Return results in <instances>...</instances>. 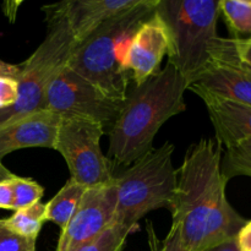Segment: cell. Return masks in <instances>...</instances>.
Listing matches in <instances>:
<instances>
[{"label": "cell", "mask_w": 251, "mask_h": 251, "mask_svg": "<svg viewBox=\"0 0 251 251\" xmlns=\"http://www.w3.org/2000/svg\"><path fill=\"white\" fill-rule=\"evenodd\" d=\"M132 232L135 230L114 222L100 237L76 251H123L126 244L127 237Z\"/></svg>", "instance_id": "cell-19"}, {"label": "cell", "mask_w": 251, "mask_h": 251, "mask_svg": "<svg viewBox=\"0 0 251 251\" xmlns=\"http://www.w3.org/2000/svg\"><path fill=\"white\" fill-rule=\"evenodd\" d=\"M222 173L227 180L233 176H251V139L228 147L222 157Z\"/></svg>", "instance_id": "cell-18"}, {"label": "cell", "mask_w": 251, "mask_h": 251, "mask_svg": "<svg viewBox=\"0 0 251 251\" xmlns=\"http://www.w3.org/2000/svg\"><path fill=\"white\" fill-rule=\"evenodd\" d=\"M36 242L16 234L6 227L5 220H0V251H37Z\"/></svg>", "instance_id": "cell-21"}, {"label": "cell", "mask_w": 251, "mask_h": 251, "mask_svg": "<svg viewBox=\"0 0 251 251\" xmlns=\"http://www.w3.org/2000/svg\"><path fill=\"white\" fill-rule=\"evenodd\" d=\"M222 152L215 137L201 139L189 147L178 171L172 227L186 251H205L235 239L248 222L227 200Z\"/></svg>", "instance_id": "cell-1"}, {"label": "cell", "mask_w": 251, "mask_h": 251, "mask_svg": "<svg viewBox=\"0 0 251 251\" xmlns=\"http://www.w3.org/2000/svg\"><path fill=\"white\" fill-rule=\"evenodd\" d=\"M20 73V65H12V64L5 63L0 60V77H11L17 78Z\"/></svg>", "instance_id": "cell-27"}, {"label": "cell", "mask_w": 251, "mask_h": 251, "mask_svg": "<svg viewBox=\"0 0 251 251\" xmlns=\"http://www.w3.org/2000/svg\"><path fill=\"white\" fill-rule=\"evenodd\" d=\"M238 247L240 251H251V221L245 223L237 237Z\"/></svg>", "instance_id": "cell-26"}, {"label": "cell", "mask_w": 251, "mask_h": 251, "mask_svg": "<svg viewBox=\"0 0 251 251\" xmlns=\"http://www.w3.org/2000/svg\"><path fill=\"white\" fill-rule=\"evenodd\" d=\"M156 11L168 29V64L189 86L215 61L237 58L234 38L217 33L220 0H159Z\"/></svg>", "instance_id": "cell-3"}, {"label": "cell", "mask_w": 251, "mask_h": 251, "mask_svg": "<svg viewBox=\"0 0 251 251\" xmlns=\"http://www.w3.org/2000/svg\"><path fill=\"white\" fill-rule=\"evenodd\" d=\"M11 178L0 181V208L2 210L14 211V193H12Z\"/></svg>", "instance_id": "cell-25"}, {"label": "cell", "mask_w": 251, "mask_h": 251, "mask_svg": "<svg viewBox=\"0 0 251 251\" xmlns=\"http://www.w3.org/2000/svg\"><path fill=\"white\" fill-rule=\"evenodd\" d=\"M193 85L218 97L251 105V69L238 58L215 61L200 74Z\"/></svg>", "instance_id": "cell-14"}, {"label": "cell", "mask_w": 251, "mask_h": 251, "mask_svg": "<svg viewBox=\"0 0 251 251\" xmlns=\"http://www.w3.org/2000/svg\"><path fill=\"white\" fill-rule=\"evenodd\" d=\"M189 83L167 64L157 74L127 92L117 119L110 125L108 159L129 167L153 149L162 125L185 112L184 95Z\"/></svg>", "instance_id": "cell-2"}, {"label": "cell", "mask_w": 251, "mask_h": 251, "mask_svg": "<svg viewBox=\"0 0 251 251\" xmlns=\"http://www.w3.org/2000/svg\"><path fill=\"white\" fill-rule=\"evenodd\" d=\"M60 120V115L43 108L0 125V162L17 150H53Z\"/></svg>", "instance_id": "cell-11"}, {"label": "cell", "mask_w": 251, "mask_h": 251, "mask_svg": "<svg viewBox=\"0 0 251 251\" xmlns=\"http://www.w3.org/2000/svg\"><path fill=\"white\" fill-rule=\"evenodd\" d=\"M205 251H240L239 247H238L237 238L232 240H228V242L223 243V244L217 245V247H213L211 249H207Z\"/></svg>", "instance_id": "cell-28"}, {"label": "cell", "mask_w": 251, "mask_h": 251, "mask_svg": "<svg viewBox=\"0 0 251 251\" xmlns=\"http://www.w3.org/2000/svg\"><path fill=\"white\" fill-rule=\"evenodd\" d=\"M188 90L196 93L205 103L215 127V139L222 147L228 149L251 139V105L218 97L195 85L189 86Z\"/></svg>", "instance_id": "cell-13"}, {"label": "cell", "mask_w": 251, "mask_h": 251, "mask_svg": "<svg viewBox=\"0 0 251 251\" xmlns=\"http://www.w3.org/2000/svg\"><path fill=\"white\" fill-rule=\"evenodd\" d=\"M169 50L166 24L153 12L130 38L123 59V69L139 86L161 70V63Z\"/></svg>", "instance_id": "cell-10"}, {"label": "cell", "mask_w": 251, "mask_h": 251, "mask_svg": "<svg viewBox=\"0 0 251 251\" xmlns=\"http://www.w3.org/2000/svg\"><path fill=\"white\" fill-rule=\"evenodd\" d=\"M104 125L81 118H61L53 150L63 156L70 179L85 188L114 181L113 163L100 150Z\"/></svg>", "instance_id": "cell-7"}, {"label": "cell", "mask_w": 251, "mask_h": 251, "mask_svg": "<svg viewBox=\"0 0 251 251\" xmlns=\"http://www.w3.org/2000/svg\"><path fill=\"white\" fill-rule=\"evenodd\" d=\"M11 183L14 193V211L39 202L43 198V186L33 179L14 176L11 178Z\"/></svg>", "instance_id": "cell-20"}, {"label": "cell", "mask_w": 251, "mask_h": 251, "mask_svg": "<svg viewBox=\"0 0 251 251\" xmlns=\"http://www.w3.org/2000/svg\"><path fill=\"white\" fill-rule=\"evenodd\" d=\"M86 189L73 179H69L54 198L46 203V221L55 223L63 229L75 213Z\"/></svg>", "instance_id": "cell-15"}, {"label": "cell", "mask_w": 251, "mask_h": 251, "mask_svg": "<svg viewBox=\"0 0 251 251\" xmlns=\"http://www.w3.org/2000/svg\"><path fill=\"white\" fill-rule=\"evenodd\" d=\"M46 203L39 202L15 211L11 217L5 220L9 229L25 238H38L42 226L46 222Z\"/></svg>", "instance_id": "cell-16"}, {"label": "cell", "mask_w": 251, "mask_h": 251, "mask_svg": "<svg viewBox=\"0 0 251 251\" xmlns=\"http://www.w3.org/2000/svg\"><path fill=\"white\" fill-rule=\"evenodd\" d=\"M12 176H14V174H12L11 172H10L9 169H7L6 167H5L4 164L0 162V181L6 180V179H10Z\"/></svg>", "instance_id": "cell-29"}, {"label": "cell", "mask_w": 251, "mask_h": 251, "mask_svg": "<svg viewBox=\"0 0 251 251\" xmlns=\"http://www.w3.org/2000/svg\"><path fill=\"white\" fill-rule=\"evenodd\" d=\"M220 9L233 38H251V0H220Z\"/></svg>", "instance_id": "cell-17"}, {"label": "cell", "mask_w": 251, "mask_h": 251, "mask_svg": "<svg viewBox=\"0 0 251 251\" xmlns=\"http://www.w3.org/2000/svg\"><path fill=\"white\" fill-rule=\"evenodd\" d=\"M238 60L251 69V38H234Z\"/></svg>", "instance_id": "cell-24"}, {"label": "cell", "mask_w": 251, "mask_h": 251, "mask_svg": "<svg viewBox=\"0 0 251 251\" xmlns=\"http://www.w3.org/2000/svg\"><path fill=\"white\" fill-rule=\"evenodd\" d=\"M19 97V83L16 78L0 77V110L11 108Z\"/></svg>", "instance_id": "cell-23"}, {"label": "cell", "mask_w": 251, "mask_h": 251, "mask_svg": "<svg viewBox=\"0 0 251 251\" xmlns=\"http://www.w3.org/2000/svg\"><path fill=\"white\" fill-rule=\"evenodd\" d=\"M47 14L48 32L32 55L20 64L19 97L11 108L0 110V125L9 120L43 109L47 88L56 74L68 66L77 43L61 15L42 7Z\"/></svg>", "instance_id": "cell-6"}, {"label": "cell", "mask_w": 251, "mask_h": 251, "mask_svg": "<svg viewBox=\"0 0 251 251\" xmlns=\"http://www.w3.org/2000/svg\"><path fill=\"white\" fill-rule=\"evenodd\" d=\"M159 0H140L96 29L77 44L68 66L95 83L110 98L124 102L130 75L123 69L125 49L132 34L156 11Z\"/></svg>", "instance_id": "cell-4"}, {"label": "cell", "mask_w": 251, "mask_h": 251, "mask_svg": "<svg viewBox=\"0 0 251 251\" xmlns=\"http://www.w3.org/2000/svg\"><path fill=\"white\" fill-rule=\"evenodd\" d=\"M140 0H69L47 5L68 22L76 43L85 42L96 29L119 12L135 6Z\"/></svg>", "instance_id": "cell-12"}, {"label": "cell", "mask_w": 251, "mask_h": 251, "mask_svg": "<svg viewBox=\"0 0 251 251\" xmlns=\"http://www.w3.org/2000/svg\"><path fill=\"white\" fill-rule=\"evenodd\" d=\"M174 150L172 142H164L135 161L120 176H115V223L135 230L137 222L147 213L159 208L172 210L178 185Z\"/></svg>", "instance_id": "cell-5"}, {"label": "cell", "mask_w": 251, "mask_h": 251, "mask_svg": "<svg viewBox=\"0 0 251 251\" xmlns=\"http://www.w3.org/2000/svg\"><path fill=\"white\" fill-rule=\"evenodd\" d=\"M147 235L151 251H186L176 228L171 227L168 235L163 240H159L152 223L147 222Z\"/></svg>", "instance_id": "cell-22"}, {"label": "cell", "mask_w": 251, "mask_h": 251, "mask_svg": "<svg viewBox=\"0 0 251 251\" xmlns=\"http://www.w3.org/2000/svg\"><path fill=\"white\" fill-rule=\"evenodd\" d=\"M115 210L114 181L86 189L74 216L61 229L55 251H76L100 237L114 223Z\"/></svg>", "instance_id": "cell-9"}, {"label": "cell", "mask_w": 251, "mask_h": 251, "mask_svg": "<svg viewBox=\"0 0 251 251\" xmlns=\"http://www.w3.org/2000/svg\"><path fill=\"white\" fill-rule=\"evenodd\" d=\"M122 105L69 66L54 76L44 97V108L61 118H81L104 126L114 123Z\"/></svg>", "instance_id": "cell-8"}]
</instances>
